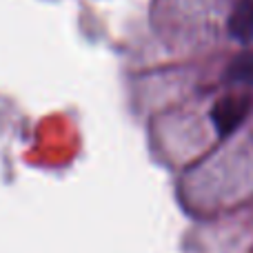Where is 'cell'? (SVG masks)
I'll return each instance as SVG.
<instances>
[{"mask_svg":"<svg viewBox=\"0 0 253 253\" xmlns=\"http://www.w3.org/2000/svg\"><path fill=\"white\" fill-rule=\"evenodd\" d=\"M251 102L253 100L249 93H227L215 102L211 109V120H213V126L220 133V138H227L245 123V118L251 111Z\"/></svg>","mask_w":253,"mask_h":253,"instance_id":"6da1fadb","label":"cell"},{"mask_svg":"<svg viewBox=\"0 0 253 253\" xmlns=\"http://www.w3.org/2000/svg\"><path fill=\"white\" fill-rule=\"evenodd\" d=\"M229 34L238 42L253 40V0H238L229 18Z\"/></svg>","mask_w":253,"mask_h":253,"instance_id":"7a4b0ae2","label":"cell"},{"mask_svg":"<svg viewBox=\"0 0 253 253\" xmlns=\"http://www.w3.org/2000/svg\"><path fill=\"white\" fill-rule=\"evenodd\" d=\"M224 78L233 84H253V51H245L229 65Z\"/></svg>","mask_w":253,"mask_h":253,"instance_id":"3957f363","label":"cell"}]
</instances>
